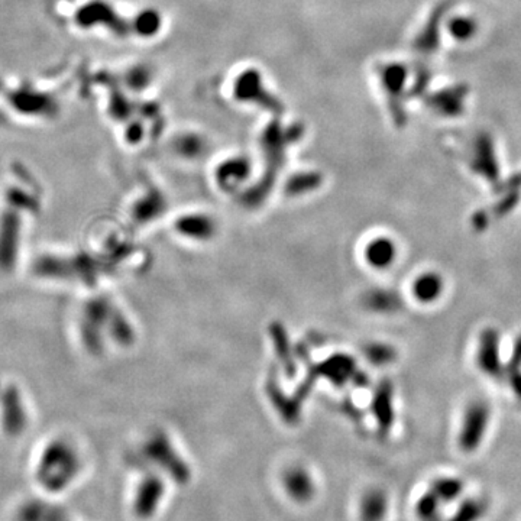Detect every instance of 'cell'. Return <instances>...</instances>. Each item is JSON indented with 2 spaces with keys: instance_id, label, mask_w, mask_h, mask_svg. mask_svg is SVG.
Listing matches in <instances>:
<instances>
[{
  "instance_id": "6da1fadb",
  "label": "cell",
  "mask_w": 521,
  "mask_h": 521,
  "mask_svg": "<svg viewBox=\"0 0 521 521\" xmlns=\"http://www.w3.org/2000/svg\"><path fill=\"white\" fill-rule=\"evenodd\" d=\"M81 461L76 446L67 439H53L44 446L35 466V478L48 493H62L77 479Z\"/></svg>"
},
{
  "instance_id": "7a4b0ae2",
  "label": "cell",
  "mask_w": 521,
  "mask_h": 521,
  "mask_svg": "<svg viewBox=\"0 0 521 521\" xmlns=\"http://www.w3.org/2000/svg\"><path fill=\"white\" fill-rule=\"evenodd\" d=\"M28 206L8 200L0 212V273L10 274L18 265L24 239V216Z\"/></svg>"
},
{
  "instance_id": "3957f363",
  "label": "cell",
  "mask_w": 521,
  "mask_h": 521,
  "mask_svg": "<svg viewBox=\"0 0 521 521\" xmlns=\"http://www.w3.org/2000/svg\"><path fill=\"white\" fill-rule=\"evenodd\" d=\"M490 417V407L484 401H475L466 409L458 434V446L463 453L479 449L488 430Z\"/></svg>"
},
{
  "instance_id": "277c9868",
  "label": "cell",
  "mask_w": 521,
  "mask_h": 521,
  "mask_svg": "<svg viewBox=\"0 0 521 521\" xmlns=\"http://www.w3.org/2000/svg\"><path fill=\"white\" fill-rule=\"evenodd\" d=\"M28 409L24 394L16 385H8L0 390V425L2 429L16 436L28 426Z\"/></svg>"
},
{
  "instance_id": "5b68a950",
  "label": "cell",
  "mask_w": 521,
  "mask_h": 521,
  "mask_svg": "<svg viewBox=\"0 0 521 521\" xmlns=\"http://www.w3.org/2000/svg\"><path fill=\"white\" fill-rule=\"evenodd\" d=\"M477 362L481 371L488 377L498 378L504 373L499 357V333L495 329L488 327L481 333Z\"/></svg>"
},
{
  "instance_id": "8992f818",
  "label": "cell",
  "mask_w": 521,
  "mask_h": 521,
  "mask_svg": "<svg viewBox=\"0 0 521 521\" xmlns=\"http://www.w3.org/2000/svg\"><path fill=\"white\" fill-rule=\"evenodd\" d=\"M282 488L287 494L289 499L298 504V506H306L311 502L316 497L317 486L313 477L307 472L306 469H289L284 474L282 478Z\"/></svg>"
},
{
  "instance_id": "52a82bcc",
  "label": "cell",
  "mask_w": 521,
  "mask_h": 521,
  "mask_svg": "<svg viewBox=\"0 0 521 521\" xmlns=\"http://www.w3.org/2000/svg\"><path fill=\"white\" fill-rule=\"evenodd\" d=\"M472 170L486 181L497 182L499 178V166L495 155L494 144L490 135H479L474 145V157L470 160Z\"/></svg>"
},
{
  "instance_id": "ba28073f",
  "label": "cell",
  "mask_w": 521,
  "mask_h": 521,
  "mask_svg": "<svg viewBox=\"0 0 521 521\" xmlns=\"http://www.w3.org/2000/svg\"><path fill=\"white\" fill-rule=\"evenodd\" d=\"M164 501V486L154 478L146 479L138 486V491L133 498V514L141 520L153 518Z\"/></svg>"
},
{
  "instance_id": "9c48e42d",
  "label": "cell",
  "mask_w": 521,
  "mask_h": 521,
  "mask_svg": "<svg viewBox=\"0 0 521 521\" xmlns=\"http://www.w3.org/2000/svg\"><path fill=\"white\" fill-rule=\"evenodd\" d=\"M390 514V497L381 488L366 490L358 502L359 521H386Z\"/></svg>"
},
{
  "instance_id": "30bf717a",
  "label": "cell",
  "mask_w": 521,
  "mask_h": 521,
  "mask_svg": "<svg viewBox=\"0 0 521 521\" xmlns=\"http://www.w3.org/2000/svg\"><path fill=\"white\" fill-rule=\"evenodd\" d=\"M466 96H468V90L465 86L449 87L442 92L434 93L429 99V105L434 112H438L439 114H443L447 117H455L463 112Z\"/></svg>"
},
{
  "instance_id": "8fae6325",
  "label": "cell",
  "mask_w": 521,
  "mask_h": 521,
  "mask_svg": "<svg viewBox=\"0 0 521 521\" xmlns=\"http://www.w3.org/2000/svg\"><path fill=\"white\" fill-rule=\"evenodd\" d=\"M373 411L377 418V423L379 427V432L382 434H386L394 423V406H393V386L390 381H381L378 390L374 397L373 402Z\"/></svg>"
},
{
  "instance_id": "7c38bea8",
  "label": "cell",
  "mask_w": 521,
  "mask_h": 521,
  "mask_svg": "<svg viewBox=\"0 0 521 521\" xmlns=\"http://www.w3.org/2000/svg\"><path fill=\"white\" fill-rule=\"evenodd\" d=\"M397 258V246L386 237H378L365 248V259L375 270H386Z\"/></svg>"
},
{
  "instance_id": "4fadbf2b",
  "label": "cell",
  "mask_w": 521,
  "mask_h": 521,
  "mask_svg": "<svg viewBox=\"0 0 521 521\" xmlns=\"http://www.w3.org/2000/svg\"><path fill=\"white\" fill-rule=\"evenodd\" d=\"M453 507L445 521H482L490 509L488 501L481 497H462Z\"/></svg>"
},
{
  "instance_id": "5bb4252c",
  "label": "cell",
  "mask_w": 521,
  "mask_h": 521,
  "mask_svg": "<svg viewBox=\"0 0 521 521\" xmlns=\"http://www.w3.org/2000/svg\"><path fill=\"white\" fill-rule=\"evenodd\" d=\"M9 102L22 113L37 114V113H48L53 106V102L48 96L40 94L37 92L31 90H16L9 92Z\"/></svg>"
},
{
  "instance_id": "9a60e30c",
  "label": "cell",
  "mask_w": 521,
  "mask_h": 521,
  "mask_svg": "<svg viewBox=\"0 0 521 521\" xmlns=\"http://www.w3.org/2000/svg\"><path fill=\"white\" fill-rule=\"evenodd\" d=\"M443 287V278L439 274L430 271L416 277L411 285V293L417 301L429 305V302L436 301L442 296Z\"/></svg>"
},
{
  "instance_id": "2e32d148",
  "label": "cell",
  "mask_w": 521,
  "mask_h": 521,
  "mask_svg": "<svg viewBox=\"0 0 521 521\" xmlns=\"http://www.w3.org/2000/svg\"><path fill=\"white\" fill-rule=\"evenodd\" d=\"M429 491L438 497L445 506H453L465 497V484L458 477H438L430 482Z\"/></svg>"
},
{
  "instance_id": "e0dca14e",
  "label": "cell",
  "mask_w": 521,
  "mask_h": 521,
  "mask_svg": "<svg viewBox=\"0 0 521 521\" xmlns=\"http://www.w3.org/2000/svg\"><path fill=\"white\" fill-rule=\"evenodd\" d=\"M445 504L429 490L416 499L414 514L418 521H445Z\"/></svg>"
},
{
  "instance_id": "ac0fdd59",
  "label": "cell",
  "mask_w": 521,
  "mask_h": 521,
  "mask_svg": "<svg viewBox=\"0 0 521 521\" xmlns=\"http://www.w3.org/2000/svg\"><path fill=\"white\" fill-rule=\"evenodd\" d=\"M445 15V8L441 6L439 9H436L433 15L430 16V19L427 21L426 26L422 29V32L418 33V37L416 40V49L422 53H432L438 48L439 44V24L442 22V18Z\"/></svg>"
},
{
  "instance_id": "d6986e66",
  "label": "cell",
  "mask_w": 521,
  "mask_h": 521,
  "mask_svg": "<svg viewBox=\"0 0 521 521\" xmlns=\"http://www.w3.org/2000/svg\"><path fill=\"white\" fill-rule=\"evenodd\" d=\"M406 78H407V69L404 65H401L398 62L386 64L381 69V81L394 103L397 102V97L401 96L402 90H404Z\"/></svg>"
},
{
  "instance_id": "ffe728a7",
  "label": "cell",
  "mask_w": 521,
  "mask_h": 521,
  "mask_svg": "<svg viewBox=\"0 0 521 521\" xmlns=\"http://www.w3.org/2000/svg\"><path fill=\"white\" fill-rule=\"evenodd\" d=\"M18 521H65V514L45 502H29L19 511Z\"/></svg>"
},
{
  "instance_id": "44dd1931",
  "label": "cell",
  "mask_w": 521,
  "mask_h": 521,
  "mask_svg": "<svg viewBox=\"0 0 521 521\" xmlns=\"http://www.w3.org/2000/svg\"><path fill=\"white\" fill-rule=\"evenodd\" d=\"M447 29L455 40L469 41L470 38L475 37V33L478 31V24L472 18H468V16H456V18H453L449 22Z\"/></svg>"
},
{
  "instance_id": "7402d4cb",
  "label": "cell",
  "mask_w": 521,
  "mask_h": 521,
  "mask_svg": "<svg viewBox=\"0 0 521 521\" xmlns=\"http://www.w3.org/2000/svg\"><path fill=\"white\" fill-rule=\"evenodd\" d=\"M369 307L377 311H395L401 306V300L395 293L381 290L371 293L368 297Z\"/></svg>"
},
{
  "instance_id": "603a6c76",
  "label": "cell",
  "mask_w": 521,
  "mask_h": 521,
  "mask_svg": "<svg viewBox=\"0 0 521 521\" xmlns=\"http://www.w3.org/2000/svg\"><path fill=\"white\" fill-rule=\"evenodd\" d=\"M366 357L375 365H386L395 361V349L384 343H374L366 348Z\"/></svg>"
},
{
  "instance_id": "cb8c5ba5",
  "label": "cell",
  "mask_w": 521,
  "mask_h": 521,
  "mask_svg": "<svg viewBox=\"0 0 521 521\" xmlns=\"http://www.w3.org/2000/svg\"><path fill=\"white\" fill-rule=\"evenodd\" d=\"M517 200H518L517 194L510 190V193L506 197H504L499 201V203L495 206V214L497 216H504V214L510 213L514 209V206L517 205Z\"/></svg>"
},
{
  "instance_id": "d4e9b609",
  "label": "cell",
  "mask_w": 521,
  "mask_h": 521,
  "mask_svg": "<svg viewBox=\"0 0 521 521\" xmlns=\"http://www.w3.org/2000/svg\"><path fill=\"white\" fill-rule=\"evenodd\" d=\"M520 369H521V334L518 336V339L514 343L513 354H511L510 362L507 365V373L511 374V373L520 371Z\"/></svg>"
},
{
  "instance_id": "484cf974",
  "label": "cell",
  "mask_w": 521,
  "mask_h": 521,
  "mask_svg": "<svg viewBox=\"0 0 521 521\" xmlns=\"http://www.w3.org/2000/svg\"><path fill=\"white\" fill-rule=\"evenodd\" d=\"M158 21H157V16L154 13H148V15H142L141 19L138 18V25H139V29L145 33H151L154 32L157 29V25Z\"/></svg>"
},
{
  "instance_id": "4316f807",
  "label": "cell",
  "mask_w": 521,
  "mask_h": 521,
  "mask_svg": "<svg viewBox=\"0 0 521 521\" xmlns=\"http://www.w3.org/2000/svg\"><path fill=\"white\" fill-rule=\"evenodd\" d=\"M511 388L513 391L515 393V395L518 398H521V369L520 371H515V373H511Z\"/></svg>"
},
{
  "instance_id": "83f0119b",
  "label": "cell",
  "mask_w": 521,
  "mask_h": 521,
  "mask_svg": "<svg viewBox=\"0 0 521 521\" xmlns=\"http://www.w3.org/2000/svg\"><path fill=\"white\" fill-rule=\"evenodd\" d=\"M486 225H488V221H486V217L484 213H477L475 217H474V226L477 229H484Z\"/></svg>"
},
{
  "instance_id": "f1b7e54d",
  "label": "cell",
  "mask_w": 521,
  "mask_h": 521,
  "mask_svg": "<svg viewBox=\"0 0 521 521\" xmlns=\"http://www.w3.org/2000/svg\"><path fill=\"white\" fill-rule=\"evenodd\" d=\"M517 187H521V173L518 176H514L511 180H509L507 184H506V187H504V189L510 191V190L517 189Z\"/></svg>"
}]
</instances>
